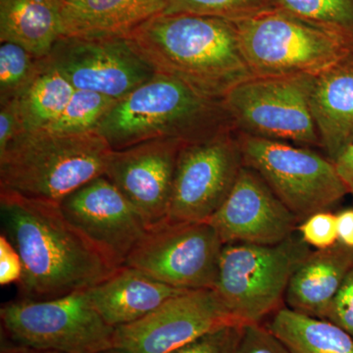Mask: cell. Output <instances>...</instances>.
<instances>
[{
	"instance_id": "cell-2",
	"label": "cell",
	"mask_w": 353,
	"mask_h": 353,
	"mask_svg": "<svg viewBox=\"0 0 353 353\" xmlns=\"http://www.w3.org/2000/svg\"><path fill=\"white\" fill-rule=\"evenodd\" d=\"M127 39L155 73L180 81L217 101L254 77L232 21L161 13L139 26Z\"/></svg>"
},
{
	"instance_id": "cell-8",
	"label": "cell",
	"mask_w": 353,
	"mask_h": 353,
	"mask_svg": "<svg viewBox=\"0 0 353 353\" xmlns=\"http://www.w3.org/2000/svg\"><path fill=\"white\" fill-rule=\"evenodd\" d=\"M236 134L245 166L256 172L301 222L348 194L328 157L285 141Z\"/></svg>"
},
{
	"instance_id": "cell-26",
	"label": "cell",
	"mask_w": 353,
	"mask_h": 353,
	"mask_svg": "<svg viewBox=\"0 0 353 353\" xmlns=\"http://www.w3.org/2000/svg\"><path fill=\"white\" fill-rule=\"evenodd\" d=\"M39 59L18 44H0V104L19 99L36 75Z\"/></svg>"
},
{
	"instance_id": "cell-19",
	"label": "cell",
	"mask_w": 353,
	"mask_h": 353,
	"mask_svg": "<svg viewBox=\"0 0 353 353\" xmlns=\"http://www.w3.org/2000/svg\"><path fill=\"white\" fill-rule=\"evenodd\" d=\"M352 266L353 248L340 243L326 250H311L290 278L285 305L324 319Z\"/></svg>"
},
{
	"instance_id": "cell-31",
	"label": "cell",
	"mask_w": 353,
	"mask_h": 353,
	"mask_svg": "<svg viewBox=\"0 0 353 353\" xmlns=\"http://www.w3.org/2000/svg\"><path fill=\"white\" fill-rule=\"evenodd\" d=\"M239 353H290L265 324L246 325Z\"/></svg>"
},
{
	"instance_id": "cell-6",
	"label": "cell",
	"mask_w": 353,
	"mask_h": 353,
	"mask_svg": "<svg viewBox=\"0 0 353 353\" xmlns=\"http://www.w3.org/2000/svg\"><path fill=\"white\" fill-rule=\"evenodd\" d=\"M254 77H315L353 53V43L280 8L234 22Z\"/></svg>"
},
{
	"instance_id": "cell-13",
	"label": "cell",
	"mask_w": 353,
	"mask_h": 353,
	"mask_svg": "<svg viewBox=\"0 0 353 353\" xmlns=\"http://www.w3.org/2000/svg\"><path fill=\"white\" fill-rule=\"evenodd\" d=\"M48 57L75 90L115 99L155 75L127 38L62 36Z\"/></svg>"
},
{
	"instance_id": "cell-11",
	"label": "cell",
	"mask_w": 353,
	"mask_h": 353,
	"mask_svg": "<svg viewBox=\"0 0 353 353\" xmlns=\"http://www.w3.org/2000/svg\"><path fill=\"white\" fill-rule=\"evenodd\" d=\"M243 163L236 130L183 143L176 161L168 222H206L233 189Z\"/></svg>"
},
{
	"instance_id": "cell-38",
	"label": "cell",
	"mask_w": 353,
	"mask_h": 353,
	"mask_svg": "<svg viewBox=\"0 0 353 353\" xmlns=\"http://www.w3.org/2000/svg\"><path fill=\"white\" fill-rule=\"evenodd\" d=\"M101 353H121L119 352H117V350H106V352H101Z\"/></svg>"
},
{
	"instance_id": "cell-10",
	"label": "cell",
	"mask_w": 353,
	"mask_h": 353,
	"mask_svg": "<svg viewBox=\"0 0 353 353\" xmlns=\"http://www.w3.org/2000/svg\"><path fill=\"white\" fill-rule=\"evenodd\" d=\"M223 246L208 221H166L146 232L125 265L178 289H214Z\"/></svg>"
},
{
	"instance_id": "cell-3",
	"label": "cell",
	"mask_w": 353,
	"mask_h": 353,
	"mask_svg": "<svg viewBox=\"0 0 353 353\" xmlns=\"http://www.w3.org/2000/svg\"><path fill=\"white\" fill-rule=\"evenodd\" d=\"M230 130L236 128L222 101L157 73L118 99L97 128L112 150L155 139L197 143Z\"/></svg>"
},
{
	"instance_id": "cell-27",
	"label": "cell",
	"mask_w": 353,
	"mask_h": 353,
	"mask_svg": "<svg viewBox=\"0 0 353 353\" xmlns=\"http://www.w3.org/2000/svg\"><path fill=\"white\" fill-rule=\"evenodd\" d=\"M276 8V0H167L164 13L194 14L236 22Z\"/></svg>"
},
{
	"instance_id": "cell-17",
	"label": "cell",
	"mask_w": 353,
	"mask_h": 353,
	"mask_svg": "<svg viewBox=\"0 0 353 353\" xmlns=\"http://www.w3.org/2000/svg\"><path fill=\"white\" fill-rule=\"evenodd\" d=\"M310 108L320 148L334 161L353 143V53L312 77Z\"/></svg>"
},
{
	"instance_id": "cell-4",
	"label": "cell",
	"mask_w": 353,
	"mask_h": 353,
	"mask_svg": "<svg viewBox=\"0 0 353 353\" xmlns=\"http://www.w3.org/2000/svg\"><path fill=\"white\" fill-rule=\"evenodd\" d=\"M111 150L97 131L22 132L0 154V190L60 203L104 175Z\"/></svg>"
},
{
	"instance_id": "cell-18",
	"label": "cell",
	"mask_w": 353,
	"mask_h": 353,
	"mask_svg": "<svg viewBox=\"0 0 353 353\" xmlns=\"http://www.w3.org/2000/svg\"><path fill=\"white\" fill-rule=\"evenodd\" d=\"M189 290L171 287L134 267H120L87 290L97 312L114 328L138 321L165 301Z\"/></svg>"
},
{
	"instance_id": "cell-1",
	"label": "cell",
	"mask_w": 353,
	"mask_h": 353,
	"mask_svg": "<svg viewBox=\"0 0 353 353\" xmlns=\"http://www.w3.org/2000/svg\"><path fill=\"white\" fill-rule=\"evenodd\" d=\"M2 234L19 252L22 299L88 290L117 270L64 217L59 203L0 190Z\"/></svg>"
},
{
	"instance_id": "cell-24",
	"label": "cell",
	"mask_w": 353,
	"mask_h": 353,
	"mask_svg": "<svg viewBox=\"0 0 353 353\" xmlns=\"http://www.w3.org/2000/svg\"><path fill=\"white\" fill-rule=\"evenodd\" d=\"M278 8L353 43V0H276Z\"/></svg>"
},
{
	"instance_id": "cell-37",
	"label": "cell",
	"mask_w": 353,
	"mask_h": 353,
	"mask_svg": "<svg viewBox=\"0 0 353 353\" xmlns=\"http://www.w3.org/2000/svg\"><path fill=\"white\" fill-rule=\"evenodd\" d=\"M62 6H68V4L76 3V2L81 1V0H58Z\"/></svg>"
},
{
	"instance_id": "cell-16",
	"label": "cell",
	"mask_w": 353,
	"mask_h": 353,
	"mask_svg": "<svg viewBox=\"0 0 353 353\" xmlns=\"http://www.w3.org/2000/svg\"><path fill=\"white\" fill-rule=\"evenodd\" d=\"M208 222L224 245H271L296 233L301 221L256 172L243 166L226 201Z\"/></svg>"
},
{
	"instance_id": "cell-32",
	"label": "cell",
	"mask_w": 353,
	"mask_h": 353,
	"mask_svg": "<svg viewBox=\"0 0 353 353\" xmlns=\"http://www.w3.org/2000/svg\"><path fill=\"white\" fill-rule=\"evenodd\" d=\"M23 277V262L6 234H0V285L19 284Z\"/></svg>"
},
{
	"instance_id": "cell-34",
	"label": "cell",
	"mask_w": 353,
	"mask_h": 353,
	"mask_svg": "<svg viewBox=\"0 0 353 353\" xmlns=\"http://www.w3.org/2000/svg\"><path fill=\"white\" fill-rule=\"evenodd\" d=\"M333 162L348 194H353V143L341 152Z\"/></svg>"
},
{
	"instance_id": "cell-35",
	"label": "cell",
	"mask_w": 353,
	"mask_h": 353,
	"mask_svg": "<svg viewBox=\"0 0 353 353\" xmlns=\"http://www.w3.org/2000/svg\"><path fill=\"white\" fill-rule=\"evenodd\" d=\"M339 243L353 248V208L345 209L336 214Z\"/></svg>"
},
{
	"instance_id": "cell-14",
	"label": "cell",
	"mask_w": 353,
	"mask_h": 353,
	"mask_svg": "<svg viewBox=\"0 0 353 353\" xmlns=\"http://www.w3.org/2000/svg\"><path fill=\"white\" fill-rule=\"evenodd\" d=\"M59 205L70 224L115 268L126 264L148 231L138 211L105 176L85 183Z\"/></svg>"
},
{
	"instance_id": "cell-5",
	"label": "cell",
	"mask_w": 353,
	"mask_h": 353,
	"mask_svg": "<svg viewBox=\"0 0 353 353\" xmlns=\"http://www.w3.org/2000/svg\"><path fill=\"white\" fill-rule=\"evenodd\" d=\"M310 252L297 232L276 245L227 243L213 290L241 324H264L285 306L290 278Z\"/></svg>"
},
{
	"instance_id": "cell-9",
	"label": "cell",
	"mask_w": 353,
	"mask_h": 353,
	"mask_svg": "<svg viewBox=\"0 0 353 353\" xmlns=\"http://www.w3.org/2000/svg\"><path fill=\"white\" fill-rule=\"evenodd\" d=\"M312 77H252L223 99L236 131L259 138L320 146L310 108Z\"/></svg>"
},
{
	"instance_id": "cell-20",
	"label": "cell",
	"mask_w": 353,
	"mask_h": 353,
	"mask_svg": "<svg viewBox=\"0 0 353 353\" xmlns=\"http://www.w3.org/2000/svg\"><path fill=\"white\" fill-rule=\"evenodd\" d=\"M166 9L167 0H81L62 6V36L127 38Z\"/></svg>"
},
{
	"instance_id": "cell-36",
	"label": "cell",
	"mask_w": 353,
	"mask_h": 353,
	"mask_svg": "<svg viewBox=\"0 0 353 353\" xmlns=\"http://www.w3.org/2000/svg\"><path fill=\"white\" fill-rule=\"evenodd\" d=\"M1 353H62L58 352H51V350H32V348H27L18 347V345H12L8 343L2 345Z\"/></svg>"
},
{
	"instance_id": "cell-21",
	"label": "cell",
	"mask_w": 353,
	"mask_h": 353,
	"mask_svg": "<svg viewBox=\"0 0 353 353\" xmlns=\"http://www.w3.org/2000/svg\"><path fill=\"white\" fill-rule=\"evenodd\" d=\"M58 0H0V43H13L43 58L62 37Z\"/></svg>"
},
{
	"instance_id": "cell-25",
	"label": "cell",
	"mask_w": 353,
	"mask_h": 353,
	"mask_svg": "<svg viewBox=\"0 0 353 353\" xmlns=\"http://www.w3.org/2000/svg\"><path fill=\"white\" fill-rule=\"evenodd\" d=\"M117 101L97 92L76 90L63 113L43 131L61 134L97 131L102 119Z\"/></svg>"
},
{
	"instance_id": "cell-28",
	"label": "cell",
	"mask_w": 353,
	"mask_h": 353,
	"mask_svg": "<svg viewBox=\"0 0 353 353\" xmlns=\"http://www.w3.org/2000/svg\"><path fill=\"white\" fill-rule=\"evenodd\" d=\"M245 326L213 330L169 353H239Z\"/></svg>"
},
{
	"instance_id": "cell-7",
	"label": "cell",
	"mask_w": 353,
	"mask_h": 353,
	"mask_svg": "<svg viewBox=\"0 0 353 353\" xmlns=\"http://www.w3.org/2000/svg\"><path fill=\"white\" fill-rule=\"evenodd\" d=\"M2 334L18 347L62 353L112 350L115 328L92 305L87 290L50 299H23L0 308Z\"/></svg>"
},
{
	"instance_id": "cell-30",
	"label": "cell",
	"mask_w": 353,
	"mask_h": 353,
	"mask_svg": "<svg viewBox=\"0 0 353 353\" xmlns=\"http://www.w3.org/2000/svg\"><path fill=\"white\" fill-rule=\"evenodd\" d=\"M324 320L338 325L353 336V266L336 292Z\"/></svg>"
},
{
	"instance_id": "cell-29",
	"label": "cell",
	"mask_w": 353,
	"mask_h": 353,
	"mask_svg": "<svg viewBox=\"0 0 353 353\" xmlns=\"http://www.w3.org/2000/svg\"><path fill=\"white\" fill-rule=\"evenodd\" d=\"M297 233L304 243L314 250H326L339 243L336 214L320 211L299 223Z\"/></svg>"
},
{
	"instance_id": "cell-22",
	"label": "cell",
	"mask_w": 353,
	"mask_h": 353,
	"mask_svg": "<svg viewBox=\"0 0 353 353\" xmlns=\"http://www.w3.org/2000/svg\"><path fill=\"white\" fill-rule=\"evenodd\" d=\"M264 324L290 353H353V336L345 330L285 305Z\"/></svg>"
},
{
	"instance_id": "cell-12",
	"label": "cell",
	"mask_w": 353,
	"mask_h": 353,
	"mask_svg": "<svg viewBox=\"0 0 353 353\" xmlns=\"http://www.w3.org/2000/svg\"><path fill=\"white\" fill-rule=\"evenodd\" d=\"M231 325L245 326L228 311L214 290H185L138 321L115 328L113 350L169 353L202 334Z\"/></svg>"
},
{
	"instance_id": "cell-23",
	"label": "cell",
	"mask_w": 353,
	"mask_h": 353,
	"mask_svg": "<svg viewBox=\"0 0 353 353\" xmlns=\"http://www.w3.org/2000/svg\"><path fill=\"white\" fill-rule=\"evenodd\" d=\"M75 90L48 57L41 58L36 75L17 99L23 132L48 129L63 113Z\"/></svg>"
},
{
	"instance_id": "cell-15",
	"label": "cell",
	"mask_w": 353,
	"mask_h": 353,
	"mask_svg": "<svg viewBox=\"0 0 353 353\" xmlns=\"http://www.w3.org/2000/svg\"><path fill=\"white\" fill-rule=\"evenodd\" d=\"M183 143L155 139L111 150L104 175L124 194L148 230L168 217L179 153Z\"/></svg>"
},
{
	"instance_id": "cell-33",
	"label": "cell",
	"mask_w": 353,
	"mask_h": 353,
	"mask_svg": "<svg viewBox=\"0 0 353 353\" xmlns=\"http://www.w3.org/2000/svg\"><path fill=\"white\" fill-rule=\"evenodd\" d=\"M23 132L18 101L0 104V154Z\"/></svg>"
}]
</instances>
